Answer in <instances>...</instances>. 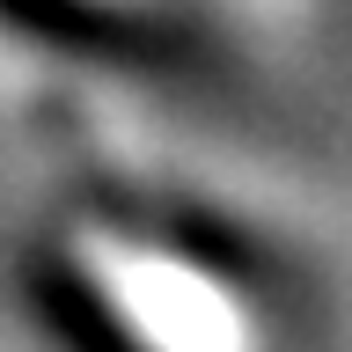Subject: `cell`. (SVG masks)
<instances>
[{
	"label": "cell",
	"mask_w": 352,
	"mask_h": 352,
	"mask_svg": "<svg viewBox=\"0 0 352 352\" xmlns=\"http://www.w3.org/2000/svg\"><path fill=\"white\" fill-rule=\"evenodd\" d=\"M110 308L140 330L147 352H242V316L235 301L206 286L198 272L169 257H140V250H110L96 264Z\"/></svg>",
	"instance_id": "1"
}]
</instances>
